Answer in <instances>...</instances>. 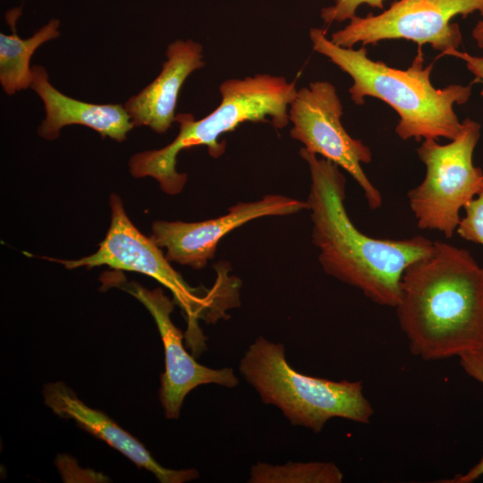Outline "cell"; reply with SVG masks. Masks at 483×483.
I'll return each mask as SVG.
<instances>
[{
	"instance_id": "obj_1",
	"label": "cell",
	"mask_w": 483,
	"mask_h": 483,
	"mask_svg": "<svg viewBox=\"0 0 483 483\" xmlns=\"http://www.w3.org/2000/svg\"><path fill=\"white\" fill-rule=\"evenodd\" d=\"M395 309L411 352L422 360L483 351V267L465 249L433 242L405 268Z\"/></svg>"
},
{
	"instance_id": "obj_2",
	"label": "cell",
	"mask_w": 483,
	"mask_h": 483,
	"mask_svg": "<svg viewBox=\"0 0 483 483\" xmlns=\"http://www.w3.org/2000/svg\"><path fill=\"white\" fill-rule=\"evenodd\" d=\"M310 174L306 200L312 223V243L328 275L353 286L371 301L395 308L405 268L427 256L433 241L420 236L377 239L361 233L345 209L346 179L340 167L324 157L300 150Z\"/></svg>"
},
{
	"instance_id": "obj_3",
	"label": "cell",
	"mask_w": 483,
	"mask_h": 483,
	"mask_svg": "<svg viewBox=\"0 0 483 483\" xmlns=\"http://www.w3.org/2000/svg\"><path fill=\"white\" fill-rule=\"evenodd\" d=\"M312 48L326 56L352 79L349 94L355 105L366 97L378 98L398 114L395 132L403 140L445 138L454 140L462 130L453 105H462L471 94L472 84H451L436 89L430 80L432 64L424 67L422 54L405 70L390 67L368 56L367 48H344L334 44L323 30H309Z\"/></svg>"
},
{
	"instance_id": "obj_4",
	"label": "cell",
	"mask_w": 483,
	"mask_h": 483,
	"mask_svg": "<svg viewBox=\"0 0 483 483\" xmlns=\"http://www.w3.org/2000/svg\"><path fill=\"white\" fill-rule=\"evenodd\" d=\"M294 81L283 76L256 74L244 79H230L219 86L221 103L208 115L195 120L191 114H178L175 122L179 133L167 146L133 155L130 172L136 178L156 179L163 191L174 195L181 192L187 175L176 170L180 151L196 146H207L212 157L222 156L225 141L218 139L234 131L244 122L270 123L282 129L289 123L288 109L297 93Z\"/></svg>"
},
{
	"instance_id": "obj_5",
	"label": "cell",
	"mask_w": 483,
	"mask_h": 483,
	"mask_svg": "<svg viewBox=\"0 0 483 483\" xmlns=\"http://www.w3.org/2000/svg\"><path fill=\"white\" fill-rule=\"evenodd\" d=\"M110 208V227L95 253L76 260L44 258L61 263L67 269L106 265L114 270L138 272L154 278L172 292L187 322L186 346L193 356H199L207 347L199 320L214 324L228 318L227 311L240 305L241 280L229 274L228 264L218 263L211 288L190 286L151 237H146L131 223L118 195H111Z\"/></svg>"
},
{
	"instance_id": "obj_6",
	"label": "cell",
	"mask_w": 483,
	"mask_h": 483,
	"mask_svg": "<svg viewBox=\"0 0 483 483\" xmlns=\"http://www.w3.org/2000/svg\"><path fill=\"white\" fill-rule=\"evenodd\" d=\"M239 371L264 403L276 406L292 425L316 433L332 418L369 423L374 413L361 381L303 375L288 363L283 343L263 336L248 347Z\"/></svg>"
},
{
	"instance_id": "obj_7",
	"label": "cell",
	"mask_w": 483,
	"mask_h": 483,
	"mask_svg": "<svg viewBox=\"0 0 483 483\" xmlns=\"http://www.w3.org/2000/svg\"><path fill=\"white\" fill-rule=\"evenodd\" d=\"M450 143L424 140L417 149L426 166L421 183L409 191L410 208L421 230H435L445 238L456 232L460 211L483 190V171L473 165L480 124L470 118Z\"/></svg>"
},
{
	"instance_id": "obj_8",
	"label": "cell",
	"mask_w": 483,
	"mask_h": 483,
	"mask_svg": "<svg viewBox=\"0 0 483 483\" xmlns=\"http://www.w3.org/2000/svg\"><path fill=\"white\" fill-rule=\"evenodd\" d=\"M483 15V0H398L377 15L353 16L347 26L334 32L331 41L344 48L376 45L386 39H406L419 47L429 44L444 55L462 42L456 15Z\"/></svg>"
},
{
	"instance_id": "obj_9",
	"label": "cell",
	"mask_w": 483,
	"mask_h": 483,
	"mask_svg": "<svg viewBox=\"0 0 483 483\" xmlns=\"http://www.w3.org/2000/svg\"><path fill=\"white\" fill-rule=\"evenodd\" d=\"M343 105L329 81H314L297 90L288 109L290 135L309 153L320 155L348 172L361 188L371 209L382 205V195L365 174L361 164L372 160L370 148L353 139L341 123Z\"/></svg>"
},
{
	"instance_id": "obj_10",
	"label": "cell",
	"mask_w": 483,
	"mask_h": 483,
	"mask_svg": "<svg viewBox=\"0 0 483 483\" xmlns=\"http://www.w3.org/2000/svg\"><path fill=\"white\" fill-rule=\"evenodd\" d=\"M103 284L127 292L149 311L160 334L165 351V372L160 377L159 399L165 415L177 419L186 395L201 385L233 388L239 379L231 368L211 369L198 363L184 348V334L173 323L174 302L160 288L148 290L138 283H121L107 277Z\"/></svg>"
},
{
	"instance_id": "obj_11",
	"label": "cell",
	"mask_w": 483,
	"mask_h": 483,
	"mask_svg": "<svg viewBox=\"0 0 483 483\" xmlns=\"http://www.w3.org/2000/svg\"><path fill=\"white\" fill-rule=\"evenodd\" d=\"M304 209L308 210L306 201L268 194L256 201L239 202L217 218L195 223L155 221L150 237L158 247L166 249L170 262L199 270L214 258L217 244L231 231L257 218L288 216Z\"/></svg>"
},
{
	"instance_id": "obj_12",
	"label": "cell",
	"mask_w": 483,
	"mask_h": 483,
	"mask_svg": "<svg viewBox=\"0 0 483 483\" xmlns=\"http://www.w3.org/2000/svg\"><path fill=\"white\" fill-rule=\"evenodd\" d=\"M46 405L61 418L73 419L79 427L116 449L138 467L151 472L161 483H184L199 478L195 469L173 470L159 464L148 450L105 412L80 401L64 382L43 388Z\"/></svg>"
},
{
	"instance_id": "obj_13",
	"label": "cell",
	"mask_w": 483,
	"mask_h": 483,
	"mask_svg": "<svg viewBox=\"0 0 483 483\" xmlns=\"http://www.w3.org/2000/svg\"><path fill=\"white\" fill-rule=\"evenodd\" d=\"M202 46L191 39L175 40L166 49V61L159 75L124 104L134 126H148L166 132L175 122L180 89L187 77L205 65Z\"/></svg>"
},
{
	"instance_id": "obj_14",
	"label": "cell",
	"mask_w": 483,
	"mask_h": 483,
	"mask_svg": "<svg viewBox=\"0 0 483 483\" xmlns=\"http://www.w3.org/2000/svg\"><path fill=\"white\" fill-rule=\"evenodd\" d=\"M31 72L30 88L42 99L46 110V117L38 130L42 138L55 140L63 127L80 124L95 130L102 137L122 142L134 127L124 106L97 105L72 98L50 84L44 67L34 65Z\"/></svg>"
},
{
	"instance_id": "obj_15",
	"label": "cell",
	"mask_w": 483,
	"mask_h": 483,
	"mask_svg": "<svg viewBox=\"0 0 483 483\" xmlns=\"http://www.w3.org/2000/svg\"><path fill=\"white\" fill-rule=\"evenodd\" d=\"M21 13L20 7L6 13L5 19L12 34H0V83L8 95H13L30 87L32 72L30 61L34 51L43 43L59 36L60 21L52 19L32 37L21 38L15 29Z\"/></svg>"
},
{
	"instance_id": "obj_16",
	"label": "cell",
	"mask_w": 483,
	"mask_h": 483,
	"mask_svg": "<svg viewBox=\"0 0 483 483\" xmlns=\"http://www.w3.org/2000/svg\"><path fill=\"white\" fill-rule=\"evenodd\" d=\"M343 473L332 462H309L284 464L258 462L250 470L249 483H341Z\"/></svg>"
},
{
	"instance_id": "obj_17",
	"label": "cell",
	"mask_w": 483,
	"mask_h": 483,
	"mask_svg": "<svg viewBox=\"0 0 483 483\" xmlns=\"http://www.w3.org/2000/svg\"><path fill=\"white\" fill-rule=\"evenodd\" d=\"M464 210L465 216L461 218L456 233L466 241L483 245V190Z\"/></svg>"
},
{
	"instance_id": "obj_18",
	"label": "cell",
	"mask_w": 483,
	"mask_h": 483,
	"mask_svg": "<svg viewBox=\"0 0 483 483\" xmlns=\"http://www.w3.org/2000/svg\"><path fill=\"white\" fill-rule=\"evenodd\" d=\"M464 371L477 381L483 384V351L470 352L459 357ZM483 475V459L465 474H457L451 479L440 480L444 483H471Z\"/></svg>"
},
{
	"instance_id": "obj_19",
	"label": "cell",
	"mask_w": 483,
	"mask_h": 483,
	"mask_svg": "<svg viewBox=\"0 0 483 483\" xmlns=\"http://www.w3.org/2000/svg\"><path fill=\"white\" fill-rule=\"evenodd\" d=\"M334 4L321 10L320 15L325 24L329 26L335 21L351 20L356 15L358 7L368 4L383 9L384 0H334Z\"/></svg>"
},
{
	"instance_id": "obj_20",
	"label": "cell",
	"mask_w": 483,
	"mask_h": 483,
	"mask_svg": "<svg viewBox=\"0 0 483 483\" xmlns=\"http://www.w3.org/2000/svg\"><path fill=\"white\" fill-rule=\"evenodd\" d=\"M444 55H452L464 61L468 70L476 77V80L482 84L481 96L483 97V57L473 56L466 52H461L457 49H450Z\"/></svg>"
},
{
	"instance_id": "obj_21",
	"label": "cell",
	"mask_w": 483,
	"mask_h": 483,
	"mask_svg": "<svg viewBox=\"0 0 483 483\" xmlns=\"http://www.w3.org/2000/svg\"><path fill=\"white\" fill-rule=\"evenodd\" d=\"M472 37L478 47L483 48V20L479 21L473 29Z\"/></svg>"
}]
</instances>
